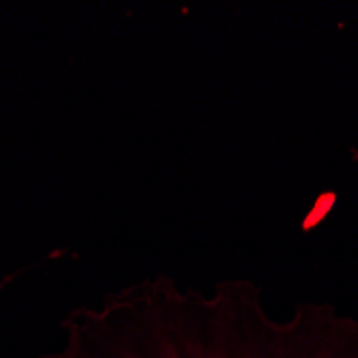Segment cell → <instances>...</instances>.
Listing matches in <instances>:
<instances>
[{
	"mask_svg": "<svg viewBox=\"0 0 358 358\" xmlns=\"http://www.w3.org/2000/svg\"><path fill=\"white\" fill-rule=\"evenodd\" d=\"M60 329L64 343L37 358H358V317L309 301L273 317L249 279L206 294L152 275L76 307Z\"/></svg>",
	"mask_w": 358,
	"mask_h": 358,
	"instance_id": "6da1fadb",
	"label": "cell"
}]
</instances>
